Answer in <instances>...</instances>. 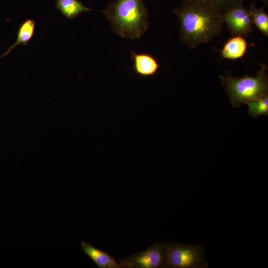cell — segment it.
<instances>
[{
    "mask_svg": "<svg viewBox=\"0 0 268 268\" xmlns=\"http://www.w3.org/2000/svg\"><path fill=\"white\" fill-rule=\"evenodd\" d=\"M246 104L248 106L249 115L253 117L257 118L268 114V96L249 101Z\"/></svg>",
    "mask_w": 268,
    "mask_h": 268,
    "instance_id": "13",
    "label": "cell"
},
{
    "mask_svg": "<svg viewBox=\"0 0 268 268\" xmlns=\"http://www.w3.org/2000/svg\"><path fill=\"white\" fill-rule=\"evenodd\" d=\"M223 19L233 35L247 36L253 31V22L249 9L242 4L234 6L223 12Z\"/></svg>",
    "mask_w": 268,
    "mask_h": 268,
    "instance_id": "6",
    "label": "cell"
},
{
    "mask_svg": "<svg viewBox=\"0 0 268 268\" xmlns=\"http://www.w3.org/2000/svg\"><path fill=\"white\" fill-rule=\"evenodd\" d=\"M205 251L202 244L167 243V268H206Z\"/></svg>",
    "mask_w": 268,
    "mask_h": 268,
    "instance_id": "4",
    "label": "cell"
},
{
    "mask_svg": "<svg viewBox=\"0 0 268 268\" xmlns=\"http://www.w3.org/2000/svg\"><path fill=\"white\" fill-rule=\"evenodd\" d=\"M216 8L225 11L236 5L242 4L243 0H204Z\"/></svg>",
    "mask_w": 268,
    "mask_h": 268,
    "instance_id": "14",
    "label": "cell"
},
{
    "mask_svg": "<svg viewBox=\"0 0 268 268\" xmlns=\"http://www.w3.org/2000/svg\"><path fill=\"white\" fill-rule=\"evenodd\" d=\"M261 1L266 5H268V0H261Z\"/></svg>",
    "mask_w": 268,
    "mask_h": 268,
    "instance_id": "15",
    "label": "cell"
},
{
    "mask_svg": "<svg viewBox=\"0 0 268 268\" xmlns=\"http://www.w3.org/2000/svg\"><path fill=\"white\" fill-rule=\"evenodd\" d=\"M133 69L134 72L142 77L153 76L158 71L160 65L151 54L147 53L131 52Z\"/></svg>",
    "mask_w": 268,
    "mask_h": 268,
    "instance_id": "7",
    "label": "cell"
},
{
    "mask_svg": "<svg viewBox=\"0 0 268 268\" xmlns=\"http://www.w3.org/2000/svg\"><path fill=\"white\" fill-rule=\"evenodd\" d=\"M102 12L122 37L139 38L148 27V11L142 0H116Z\"/></svg>",
    "mask_w": 268,
    "mask_h": 268,
    "instance_id": "2",
    "label": "cell"
},
{
    "mask_svg": "<svg viewBox=\"0 0 268 268\" xmlns=\"http://www.w3.org/2000/svg\"><path fill=\"white\" fill-rule=\"evenodd\" d=\"M267 66L261 64L254 76H233L228 71L219 76L232 106L238 107L246 102L268 96Z\"/></svg>",
    "mask_w": 268,
    "mask_h": 268,
    "instance_id": "3",
    "label": "cell"
},
{
    "mask_svg": "<svg viewBox=\"0 0 268 268\" xmlns=\"http://www.w3.org/2000/svg\"><path fill=\"white\" fill-rule=\"evenodd\" d=\"M253 24L266 36L268 37V15L263 7L257 8L255 2L252 3L249 9Z\"/></svg>",
    "mask_w": 268,
    "mask_h": 268,
    "instance_id": "12",
    "label": "cell"
},
{
    "mask_svg": "<svg viewBox=\"0 0 268 268\" xmlns=\"http://www.w3.org/2000/svg\"><path fill=\"white\" fill-rule=\"evenodd\" d=\"M56 6L66 18L72 19L81 13L92 10L79 0H57Z\"/></svg>",
    "mask_w": 268,
    "mask_h": 268,
    "instance_id": "11",
    "label": "cell"
},
{
    "mask_svg": "<svg viewBox=\"0 0 268 268\" xmlns=\"http://www.w3.org/2000/svg\"><path fill=\"white\" fill-rule=\"evenodd\" d=\"M167 243L162 241L154 244L144 251L120 260L121 268H167Z\"/></svg>",
    "mask_w": 268,
    "mask_h": 268,
    "instance_id": "5",
    "label": "cell"
},
{
    "mask_svg": "<svg viewBox=\"0 0 268 268\" xmlns=\"http://www.w3.org/2000/svg\"><path fill=\"white\" fill-rule=\"evenodd\" d=\"M173 12L180 20V39L190 49L209 42L222 31L223 12L204 0H182Z\"/></svg>",
    "mask_w": 268,
    "mask_h": 268,
    "instance_id": "1",
    "label": "cell"
},
{
    "mask_svg": "<svg viewBox=\"0 0 268 268\" xmlns=\"http://www.w3.org/2000/svg\"><path fill=\"white\" fill-rule=\"evenodd\" d=\"M247 48V43L244 37L235 35L225 43L221 50V56L226 59L237 60L244 56Z\"/></svg>",
    "mask_w": 268,
    "mask_h": 268,
    "instance_id": "9",
    "label": "cell"
},
{
    "mask_svg": "<svg viewBox=\"0 0 268 268\" xmlns=\"http://www.w3.org/2000/svg\"><path fill=\"white\" fill-rule=\"evenodd\" d=\"M81 247L84 253L90 258L99 268H120L115 259L106 252L95 248L87 242L82 241Z\"/></svg>",
    "mask_w": 268,
    "mask_h": 268,
    "instance_id": "8",
    "label": "cell"
},
{
    "mask_svg": "<svg viewBox=\"0 0 268 268\" xmlns=\"http://www.w3.org/2000/svg\"><path fill=\"white\" fill-rule=\"evenodd\" d=\"M35 28V22L32 19H27L21 23L17 30L16 41L0 56V59L9 54L13 49L18 45H27L33 36Z\"/></svg>",
    "mask_w": 268,
    "mask_h": 268,
    "instance_id": "10",
    "label": "cell"
}]
</instances>
